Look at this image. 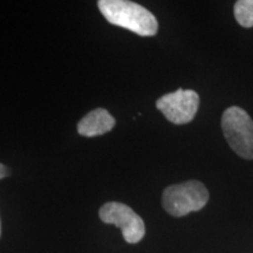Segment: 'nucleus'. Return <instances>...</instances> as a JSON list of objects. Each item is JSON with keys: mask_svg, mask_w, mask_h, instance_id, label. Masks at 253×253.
Instances as JSON below:
<instances>
[{"mask_svg": "<svg viewBox=\"0 0 253 253\" xmlns=\"http://www.w3.org/2000/svg\"><path fill=\"white\" fill-rule=\"evenodd\" d=\"M99 9L109 24L134 32L142 37H153L158 31L157 19L143 6L126 0H101Z\"/></svg>", "mask_w": 253, "mask_h": 253, "instance_id": "nucleus-1", "label": "nucleus"}, {"mask_svg": "<svg viewBox=\"0 0 253 253\" xmlns=\"http://www.w3.org/2000/svg\"><path fill=\"white\" fill-rule=\"evenodd\" d=\"M208 201L207 186L198 181L168 186L162 197L164 210L173 217H183L194 211H199L207 205Z\"/></svg>", "mask_w": 253, "mask_h": 253, "instance_id": "nucleus-2", "label": "nucleus"}, {"mask_svg": "<svg viewBox=\"0 0 253 253\" xmlns=\"http://www.w3.org/2000/svg\"><path fill=\"white\" fill-rule=\"evenodd\" d=\"M221 129L231 149L245 160H253V121L244 109L227 108L221 118Z\"/></svg>", "mask_w": 253, "mask_h": 253, "instance_id": "nucleus-3", "label": "nucleus"}, {"mask_svg": "<svg viewBox=\"0 0 253 253\" xmlns=\"http://www.w3.org/2000/svg\"><path fill=\"white\" fill-rule=\"evenodd\" d=\"M99 216L106 224H114L122 230L123 238L129 244L141 242L145 235V225L142 218L128 205L109 202L100 209Z\"/></svg>", "mask_w": 253, "mask_h": 253, "instance_id": "nucleus-4", "label": "nucleus"}, {"mask_svg": "<svg viewBox=\"0 0 253 253\" xmlns=\"http://www.w3.org/2000/svg\"><path fill=\"white\" fill-rule=\"evenodd\" d=\"M199 106V96L195 90L178 89L163 95L157 100L156 107L167 120L175 125H185L192 121Z\"/></svg>", "mask_w": 253, "mask_h": 253, "instance_id": "nucleus-5", "label": "nucleus"}, {"mask_svg": "<svg viewBox=\"0 0 253 253\" xmlns=\"http://www.w3.org/2000/svg\"><path fill=\"white\" fill-rule=\"evenodd\" d=\"M115 126V120L103 108H97L88 113L78 123V132L86 137H94L106 134Z\"/></svg>", "mask_w": 253, "mask_h": 253, "instance_id": "nucleus-6", "label": "nucleus"}, {"mask_svg": "<svg viewBox=\"0 0 253 253\" xmlns=\"http://www.w3.org/2000/svg\"><path fill=\"white\" fill-rule=\"evenodd\" d=\"M235 17L243 27H253V0H239L235 5Z\"/></svg>", "mask_w": 253, "mask_h": 253, "instance_id": "nucleus-7", "label": "nucleus"}, {"mask_svg": "<svg viewBox=\"0 0 253 253\" xmlns=\"http://www.w3.org/2000/svg\"><path fill=\"white\" fill-rule=\"evenodd\" d=\"M7 176H8V169L4 166V164L0 163V179L5 178V177Z\"/></svg>", "mask_w": 253, "mask_h": 253, "instance_id": "nucleus-8", "label": "nucleus"}, {"mask_svg": "<svg viewBox=\"0 0 253 253\" xmlns=\"http://www.w3.org/2000/svg\"><path fill=\"white\" fill-rule=\"evenodd\" d=\"M0 233H1V226H0Z\"/></svg>", "mask_w": 253, "mask_h": 253, "instance_id": "nucleus-9", "label": "nucleus"}]
</instances>
